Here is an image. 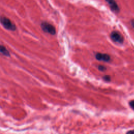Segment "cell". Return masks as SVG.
Listing matches in <instances>:
<instances>
[{
    "label": "cell",
    "mask_w": 134,
    "mask_h": 134,
    "mask_svg": "<svg viewBox=\"0 0 134 134\" xmlns=\"http://www.w3.org/2000/svg\"><path fill=\"white\" fill-rule=\"evenodd\" d=\"M0 23L6 29L10 31H15L16 29V25L12 21L5 16L0 17Z\"/></svg>",
    "instance_id": "6da1fadb"
},
{
    "label": "cell",
    "mask_w": 134,
    "mask_h": 134,
    "mask_svg": "<svg viewBox=\"0 0 134 134\" xmlns=\"http://www.w3.org/2000/svg\"><path fill=\"white\" fill-rule=\"evenodd\" d=\"M41 29L44 32L50 35H54L56 33L55 27L47 21H42L40 25Z\"/></svg>",
    "instance_id": "7a4b0ae2"
},
{
    "label": "cell",
    "mask_w": 134,
    "mask_h": 134,
    "mask_svg": "<svg viewBox=\"0 0 134 134\" xmlns=\"http://www.w3.org/2000/svg\"><path fill=\"white\" fill-rule=\"evenodd\" d=\"M110 38L115 42L122 43L124 42V37L122 35L117 31H113L110 34Z\"/></svg>",
    "instance_id": "3957f363"
},
{
    "label": "cell",
    "mask_w": 134,
    "mask_h": 134,
    "mask_svg": "<svg viewBox=\"0 0 134 134\" xmlns=\"http://www.w3.org/2000/svg\"><path fill=\"white\" fill-rule=\"evenodd\" d=\"M105 1L108 3L110 8L113 12L115 13L119 12V8L118 7L117 3L115 0H105Z\"/></svg>",
    "instance_id": "277c9868"
},
{
    "label": "cell",
    "mask_w": 134,
    "mask_h": 134,
    "mask_svg": "<svg viewBox=\"0 0 134 134\" xmlns=\"http://www.w3.org/2000/svg\"><path fill=\"white\" fill-rule=\"evenodd\" d=\"M95 58L98 60L103 61L105 62H108L110 60V56L106 53H97L95 55Z\"/></svg>",
    "instance_id": "5b68a950"
},
{
    "label": "cell",
    "mask_w": 134,
    "mask_h": 134,
    "mask_svg": "<svg viewBox=\"0 0 134 134\" xmlns=\"http://www.w3.org/2000/svg\"><path fill=\"white\" fill-rule=\"evenodd\" d=\"M0 54L8 57L10 56V53L9 51L6 49V48L1 44H0Z\"/></svg>",
    "instance_id": "8992f818"
},
{
    "label": "cell",
    "mask_w": 134,
    "mask_h": 134,
    "mask_svg": "<svg viewBox=\"0 0 134 134\" xmlns=\"http://www.w3.org/2000/svg\"><path fill=\"white\" fill-rule=\"evenodd\" d=\"M98 70H99V71H105V70H106V68L105 66L102 65H98Z\"/></svg>",
    "instance_id": "52a82bcc"
},
{
    "label": "cell",
    "mask_w": 134,
    "mask_h": 134,
    "mask_svg": "<svg viewBox=\"0 0 134 134\" xmlns=\"http://www.w3.org/2000/svg\"><path fill=\"white\" fill-rule=\"evenodd\" d=\"M103 78V79H104L105 81H106V82H109V81H110V76H109V75H106L104 76Z\"/></svg>",
    "instance_id": "ba28073f"
},
{
    "label": "cell",
    "mask_w": 134,
    "mask_h": 134,
    "mask_svg": "<svg viewBox=\"0 0 134 134\" xmlns=\"http://www.w3.org/2000/svg\"><path fill=\"white\" fill-rule=\"evenodd\" d=\"M129 106H130V107H131L133 110H134V100H131V101L129 103Z\"/></svg>",
    "instance_id": "9c48e42d"
},
{
    "label": "cell",
    "mask_w": 134,
    "mask_h": 134,
    "mask_svg": "<svg viewBox=\"0 0 134 134\" xmlns=\"http://www.w3.org/2000/svg\"><path fill=\"white\" fill-rule=\"evenodd\" d=\"M126 134H134V129L133 130H131L128 131Z\"/></svg>",
    "instance_id": "30bf717a"
},
{
    "label": "cell",
    "mask_w": 134,
    "mask_h": 134,
    "mask_svg": "<svg viewBox=\"0 0 134 134\" xmlns=\"http://www.w3.org/2000/svg\"><path fill=\"white\" fill-rule=\"evenodd\" d=\"M131 25L134 28V19L131 20Z\"/></svg>",
    "instance_id": "8fae6325"
}]
</instances>
